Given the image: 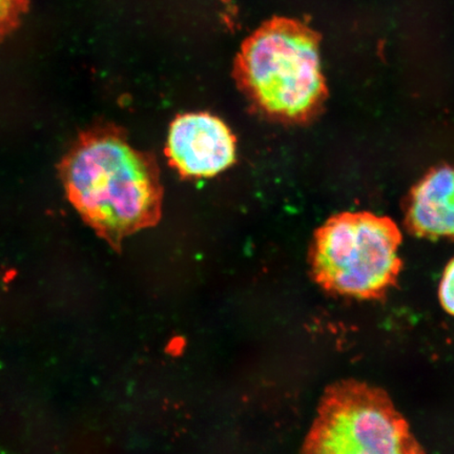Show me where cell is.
Wrapping results in <instances>:
<instances>
[{
    "instance_id": "1",
    "label": "cell",
    "mask_w": 454,
    "mask_h": 454,
    "mask_svg": "<svg viewBox=\"0 0 454 454\" xmlns=\"http://www.w3.org/2000/svg\"><path fill=\"white\" fill-rule=\"evenodd\" d=\"M59 172L72 206L116 251L126 238L161 218L156 159L130 145L118 127L85 129L61 159Z\"/></svg>"
},
{
    "instance_id": "2",
    "label": "cell",
    "mask_w": 454,
    "mask_h": 454,
    "mask_svg": "<svg viewBox=\"0 0 454 454\" xmlns=\"http://www.w3.org/2000/svg\"><path fill=\"white\" fill-rule=\"evenodd\" d=\"M320 37L298 20L274 19L243 43L235 60L238 88L261 115L305 123L319 115L328 96Z\"/></svg>"
},
{
    "instance_id": "3",
    "label": "cell",
    "mask_w": 454,
    "mask_h": 454,
    "mask_svg": "<svg viewBox=\"0 0 454 454\" xmlns=\"http://www.w3.org/2000/svg\"><path fill=\"white\" fill-rule=\"evenodd\" d=\"M401 243L399 227L385 215H334L315 232L309 252L312 278L339 296L382 299L399 279Z\"/></svg>"
},
{
    "instance_id": "4",
    "label": "cell",
    "mask_w": 454,
    "mask_h": 454,
    "mask_svg": "<svg viewBox=\"0 0 454 454\" xmlns=\"http://www.w3.org/2000/svg\"><path fill=\"white\" fill-rule=\"evenodd\" d=\"M303 452L419 454L421 444L385 390L342 380L325 390Z\"/></svg>"
},
{
    "instance_id": "5",
    "label": "cell",
    "mask_w": 454,
    "mask_h": 454,
    "mask_svg": "<svg viewBox=\"0 0 454 454\" xmlns=\"http://www.w3.org/2000/svg\"><path fill=\"white\" fill-rule=\"evenodd\" d=\"M167 156L184 177H213L235 163L236 138L211 114H184L170 124Z\"/></svg>"
},
{
    "instance_id": "6",
    "label": "cell",
    "mask_w": 454,
    "mask_h": 454,
    "mask_svg": "<svg viewBox=\"0 0 454 454\" xmlns=\"http://www.w3.org/2000/svg\"><path fill=\"white\" fill-rule=\"evenodd\" d=\"M405 225L424 239L454 240V168L442 167L413 187L406 204Z\"/></svg>"
},
{
    "instance_id": "7",
    "label": "cell",
    "mask_w": 454,
    "mask_h": 454,
    "mask_svg": "<svg viewBox=\"0 0 454 454\" xmlns=\"http://www.w3.org/2000/svg\"><path fill=\"white\" fill-rule=\"evenodd\" d=\"M30 7V0H0V43L21 24Z\"/></svg>"
},
{
    "instance_id": "8",
    "label": "cell",
    "mask_w": 454,
    "mask_h": 454,
    "mask_svg": "<svg viewBox=\"0 0 454 454\" xmlns=\"http://www.w3.org/2000/svg\"><path fill=\"white\" fill-rule=\"evenodd\" d=\"M439 298L442 309L454 316V259L446 266L439 288Z\"/></svg>"
}]
</instances>
